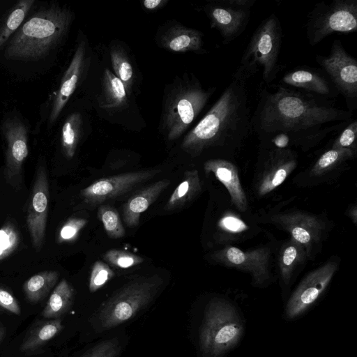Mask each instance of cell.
Returning <instances> with one entry per match:
<instances>
[{
  "mask_svg": "<svg viewBox=\"0 0 357 357\" xmlns=\"http://www.w3.org/2000/svg\"><path fill=\"white\" fill-rule=\"evenodd\" d=\"M33 3V0H21L12 8L0 26V51L19 29Z\"/></svg>",
  "mask_w": 357,
  "mask_h": 357,
  "instance_id": "f1b7e54d",
  "label": "cell"
},
{
  "mask_svg": "<svg viewBox=\"0 0 357 357\" xmlns=\"http://www.w3.org/2000/svg\"><path fill=\"white\" fill-rule=\"evenodd\" d=\"M282 82L327 98H334L339 93L324 74L310 67L291 70L282 77Z\"/></svg>",
  "mask_w": 357,
  "mask_h": 357,
  "instance_id": "ffe728a7",
  "label": "cell"
},
{
  "mask_svg": "<svg viewBox=\"0 0 357 357\" xmlns=\"http://www.w3.org/2000/svg\"><path fill=\"white\" fill-rule=\"evenodd\" d=\"M273 220L289 231L291 238L299 243L308 255L319 243L325 229L324 222L318 218L301 212L278 214Z\"/></svg>",
  "mask_w": 357,
  "mask_h": 357,
  "instance_id": "2e32d148",
  "label": "cell"
},
{
  "mask_svg": "<svg viewBox=\"0 0 357 357\" xmlns=\"http://www.w3.org/2000/svg\"><path fill=\"white\" fill-rule=\"evenodd\" d=\"M282 38L281 23L273 13L254 31L236 71L249 79L261 70L264 82L271 84L280 70Z\"/></svg>",
  "mask_w": 357,
  "mask_h": 357,
  "instance_id": "5b68a950",
  "label": "cell"
},
{
  "mask_svg": "<svg viewBox=\"0 0 357 357\" xmlns=\"http://www.w3.org/2000/svg\"><path fill=\"white\" fill-rule=\"evenodd\" d=\"M248 81L235 71L218 99L184 137L181 148L192 157L213 149L232 150L252 132Z\"/></svg>",
  "mask_w": 357,
  "mask_h": 357,
  "instance_id": "7a4b0ae2",
  "label": "cell"
},
{
  "mask_svg": "<svg viewBox=\"0 0 357 357\" xmlns=\"http://www.w3.org/2000/svg\"><path fill=\"white\" fill-rule=\"evenodd\" d=\"M114 275L109 266L100 261H96L92 267L89 278V291L93 293L102 287Z\"/></svg>",
  "mask_w": 357,
  "mask_h": 357,
  "instance_id": "e575fe53",
  "label": "cell"
},
{
  "mask_svg": "<svg viewBox=\"0 0 357 357\" xmlns=\"http://www.w3.org/2000/svg\"><path fill=\"white\" fill-rule=\"evenodd\" d=\"M119 349V340L112 338L99 342L80 357H116Z\"/></svg>",
  "mask_w": 357,
  "mask_h": 357,
  "instance_id": "74e56055",
  "label": "cell"
},
{
  "mask_svg": "<svg viewBox=\"0 0 357 357\" xmlns=\"http://www.w3.org/2000/svg\"><path fill=\"white\" fill-rule=\"evenodd\" d=\"M72 20L71 11L58 4L41 8L9 40L5 57L20 61L44 58L61 43Z\"/></svg>",
  "mask_w": 357,
  "mask_h": 357,
  "instance_id": "3957f363",
  "label": "cell"
},
{
  "mask_svg": "<svg viewBox=\"0 0 357 357\" xmlns=\"http://www.w3.org/2000/svg\"><path fill=\"white\" fill-rule=\"evenodd\" d=\"M255 0H218L206 8L211 26L228 45L246 29Z\"/></svg>",
  "mask_w": 357,
  "mask_h": 357,
  "instance_id": "8fae6325",
  "label": "cell"
},
{
  "mask_svg": "<svg viewBox=\"0 0 357 357\" xmlns=\"http://www.w3.org/2000/svg\"><path fill=\"white\" fill-rule=\"evenodd\" d=\"M86 223L87 220L84 218H71L68 220L59 230L58 242L61 243L75 241Z\"/></svg>",
  "mask_w": 357,
  "mask_h": 357,
  "instance_id": "f35d334b",
  "label": "cell"
},
{
  "mask_svg": "<svg viewBox=\"0 0 357 357\" xmlns=\"http://www.w3.org/2000/svg\"><path fill=\"white\" fill-rule=\"evenodd\" d=\"M357 30V0H333L317 3L307 15L306 36L314 46L335 33Z\"/></svg>",
  "mask_w": 357,
  "mask_h": 357,
  "instance_id": "ba28073f",
  "label": "cell"
},
{
  "mask_svg": "<svg viewBox=\"0 0 357 357\" xmlns=\"http://www.w3.org/2000/svg\"><path fill=\"white\" fill-rule=\"evenodd\" d=\"M353 113L329 98L283 85L263 89L251 117L252 131L275 148L291 142L318 141L351 120Z\"/></svg>",
  "mask_w": 357,
  "mask_h": 357,
  "instance_id": "6da1fadb",
  "label": "cell"
},
{
  "mask_svg": "<svg viewBox=\"0 0 357 357\" xmlns=\"http://www.w3.org/2000/svg\"><path fill=\"white\" fill-rule=\"evenodd\" d=\"M110 58L114 75L123 82L127 96H130L133 84V70L126 52L121 47L113 46L110 49Z\"/></svg>",
  "mask_w": 357,
  "mask_h": 357,
  "instance_id": "4dcf8cb0",
  "label": "cell"
},
{
  "mask_svg": "<svg viewBox=\"0 0 357 357\" xmlns=\"http://www.w3.org/2000/svg\"><path fill=\"white\" fill-rule=\"evenodd\" d=\"M159 172L160 170L158 169L139 171L100 178L82 189L80 194L89 204H101L128 192L137 185L149 180Z\"/></svg>",
  "mask_w": 357,
  "mask_h": 357,
  "instance_id": "5bb4252c",
  "label": "cell"
},
{
  "mask_svg": "<svg viewBox=\"0 0 357 357\" xmlns=\"http://www.w3.org/2000/svg\"><path fill=\"white\" fill-rule=\"evenodd\" d=\"M127 93L123 82L109 69L103 73L100 106L105 109H118L127 103Z\"/></svg>",
  "mask_w": 357,
  "mask_h": 357,
  "instance_id": "484cf974",
  "label": "cell"
},
{
  "mask_svg": "<svg viewBox=\"0 0 357 357\" xmlns=\"http://www.w3.org/2000/svg\"><path fill=\"white\" fill-rule=\"evenodd\" d=\"M219 226L222 230L231 234L240 233L248 228L240 218L231 214L222 217L219 222Z\"/></svg>",
  "mask_w": 357,
  "mask_h": 357,
  "instance_id": "60d3db41",
  "label": "cell"
},
{
  "mask_svg": "<svg viewBox=\"0 0 357 357\" xmlns=\"http://www.w3.org/2000/svg\"><path fill=\"white\" fill-rule=\"evenodd\" d=\"M82 126V118L79 113L74 112L66 119L61 130V146L65 156L72 158L76 151Z\"/></svg>",
  "mask_w": 357,
  "mask_h": 357,
  "instance_id": "f546056e",
  "label": "cell"
},
{
  "mask_svg": "<svg viewBox=\"0 0 357 357\" xmlns=\"http://www.w3.org/2000/svg\"><path fill=\"white\" fill-rule=\"evenodd\" d=\"M49 185L47 171L43 165H38L30 197L26 224L33 246L39 250L45 234L49 206Z\"/></svg>",
  "mask_w": 357,
  "mask_h": 357,
  "instance_id": "9a60e30c",
  "label": "cell"
},
{
  "mask_svg": "<svg viewBox=\"0 0 357 357\" xmlns=\"http://www.w3.org/2000/svg\"><path fill=\"white\" fill-rule=\"evenodd\" d=\"M6 333V329L4 326L0 322V344L3 341Z\"/></svg>",
  "mask_w": 357,
  "mask_h": 357,
  "instance_id": "7bdbcfd3",
  "label": "cell"
},
{
  "mask_svg": "<svg viewBox=\"0 0 357 357\" xmlns=\"http://www.w3.org/2000/svg\"><path fill=\"white\" fill-rule=\"evenodd\" d=\"M158 275L139 278L126 283L102 304L98 320L102 330H109L132 319L146 307L162 287Z\"/></svg>",
  "mask_w": 357,
  "mask_h": 357,
  "instance_id": "8992f818",
  "label": "cell"
},
{
  "mask_svg": "<svg viewBox=\"0 0 357 357\" xmlns=\"http://www.w3.org/2000/svg\"><path fill=\"white\" fill-rule=\"evenodd\" d=\"M19 234L12 224H6L0 229V259L10 255L17 247Z\"/></svg>",
  "mask_w": 357,
  "mask_h": 357,
  "instance_id": "d590c367",
  "label": "cell"
},
{
  "mask_svg": "<svg viewBox=\"0 0 357 357\" xmlns=\"http://www.w3.org/2000/svg\"><path fill=\"white\" fill-rule=\"evenodd\" d=\"M356 151L346 149H331L324 153L314 163L311 173L313 176H320L341 162L351 158Z\"/></svg>",
  "mask_w": 357,
  "mask_h": 357,
  "instance_id": "1f68e13d",
  "label": "cell"
},
{
  "mask_svg": "<svg viewBox=\"0 0 357 357\" xmlns=\"http://www.w3.org/2000/svg\"><path fill=\"white\" fill-rule=\"evenodd\" d=\"M167 2V0H145L143 6L146 9L152 10L163 6Z\"/></svg>",
  "mask_w": 357,
  "mask_h": 357,
  "instance_id": "b9f144b4",
  "label": "cell"
},
{
  "mask_svg": "<svg viewBox=\"0 0 357 357\" xmlns=\"http://www.w3.org/2000/svg\"><path fill=\"white\" fill-rule=\"evenodd\" d=\"M63 329L61 319H43L36 321L26 333L20 345V351L26 356L39 355Z\"/></svg>",
  "mask_w": 357,
  "mask_h": 357,
  "instance_id": "44dd1931",
  "label": "cell"
},
{
  "mask_svg": "<svg viewBox=\"0 0 357 357\" xmlns=\"http://www.w3.org/2000/svg\"><path fill=\"white\" fill-rule=\"evenodd\" d=\"M86 45L80 41L75 49L72 60L65 71L55 94L48 123L52 125L58 119L68 100L75 91L85 63Z\"/></svg>",
  "mask_w": 357,
  "mask_h": 357,
  "instance_id": "ac0fdd59",
  "label": "cell"
},
{
  "mask_svg": "<svg viewBox=\"0 0 357 357\" xmlns=\"http://www.w3.org/2000/svg\"><path fill=\"white\" fill-rule=\"evenodd\" d=\"M316 61L341 93L353 112L357 98V61L344 48L341 40H335L328 55H317Z\"/></svg>",
  "mask_w": 357,
  "mask_h": 357,
  "instance_id": "30bf717a",
  "label": "cell"
},
{
  "mask_svg": "<svg viewBox=\"0 0 357 357\" xmlns=\"http://www.w3.org/2000/svg\"><path fill=\"white\" fill-rule=\"evenodd\" d=\"M265 169L257 185L264 196L282 184L297 165L296 153L289 149L274 148L268 151Z\"/></svg>",
  "mask_w": 357,
  "mask_h": 357,
  "instance_id": "e0dca14e",
  "label": "cell"
},
{
  "mask_svg": "<svg viewBox=\"0 0 357 357\" xmlns=\"http://www.w3.org/2000/svg\"><path fill=\"white\" fill-rule=\"evenodd\" d=\"M162 46L175 52H202L203 33L196 29L175 25L169 29L161 39Z\"/></svg>",
  "mask_w": 357,
  "mask_h": 357,
  "instance_id": "603a6c76",
  "label": "cell"
},
{
  "mask_svg": "<svg viewBox=\"0 0 357 357\" xmlns=\"http://www.w3.org/2000/svg\"><path fill=\"white\" fill-rule=\"evenodd\" d=\"M270 255L268 248L243 251L238 248L228 246L215 252L213 259L224 266L248 273L252 284L263 288L271 282Z\"/></svg>",
  "mask_w": 357,
  "mask_h": 357,
  "instance_id": "7c38bea8",
  "label": "cell"
},
{
  "mask_svg": "<svg viewBox=\"0 0 357 357\" xmlns=\"http://www.w3.org/2000/svg\"><path fill=\"white\" fill-rule=\"evenodd\" d=\"M168 179H162L135 193L123 206V220L129 227L139 225L140 216L169 185Z\"/></svg>",
  "mask_w": 357,
  "mask_h": 357,
  "instance_id": "7402d4cb",
  "label": "cell"
},
{
  "mask_svg": "<svg viewBox=\"0 0 357 357\" xmlns=\"http://www.w3.org/2000/svg\"><path fill=\"white\" fill-rule=\"evenodd\" d=\"M0 308L15 315H20L22 312L19 302L15 296L1 287H0Z\"/></svg>",
  "mask_w": 357,
  "mask_h": 357,
  "instance_id": "ab89813d",
  "label": "cell"
},
{
  "mask_svg": "<svg viewBox=\"0 0 357 357\" xmlns=\"http://www.w3.org/2000/svg\"><path fill=\"white\" fill-rule=\"evenodd\" d=\"M103 258L109 264L121 268H130L144 261V259L138 255L127 251L114 249L107 251L104 254Z\"/></svg>",
  "mask_w": 357,
  "mask_h": 357,
  "instance_id": "836d02e7",
  "label": "cell"
},
{
  "mask_svg": "<svg viewBox=\"0 0 357 357\" xmlns=\"http://www.w3.org/2000/svg\"><path fill=\"white\" fill-rule=\"evenodd\" d=\"M337 268V262L331 260L306 275L285 301L282 319L294 321L312 310L328 289Z\"/></svg>",
  "mask_w": 357,
  "mask_h": 357,
  "instance_id": "9c48e42d",
  "label": "cell"
},
{
  "mask_svg": "<svg viewBox=\"0 0 357 357\" xmlns=\"http://www.w3.org/2000/svg\"><path fill=\"white\" fill-rule=\"evenodd\" d=\"M357 121L352 119L334 141L331 149L356 151Z\"/></svg>",
  "mask_w": 357,
  "mask_h": 357,
  "instance_id": "8d00e7d4",
  "label": "cell"
},
{
  "mask_svg": "<svg viewBox=\"0 0 357 357\" xmlns=\"http://www.w3.org/2000/svg\"><path fill=\"white\" fill-rule=\"evenodd\" d=\"M202 190L197 170L185 172L182 181L176 187L165 207L171 211L182 207L192 200Z\"/></svg>",
  "mask_w": 357,
  "mask_h": 357,
  "instance_id": "4316f807",
  "label": "cell"
},
{
  "mask_svg": "<svg viewBox=\"0 0 357 357\" xmlns=\"http://www.w3.org/2000/svg\"><path fill=\"white\" fill-rule=\"evenodd\" d=\"M246 321L232 301L214 296L205 305L198 331L202 357H227L241 344Z\"/></svg>",
  "mask_w": 357,
  "mask_h": 357,
  "instance_id": "277c9868",
  "label": "cell"
},
{
  "mask_svg": "<svg viewBox=\"0 0 357 357\" xmlns=\"http://www.w3.org/2000/svg\"><path fill=\"white\" fill-rule=\"evenodd\" d=\"M97 215L109 237L120 238L125 236V229L116 208L102 204L98 208Z\"/></svg>",
  "mask_w": 357,
  "mask_h": 357,
  "instance_id": "d6a6232c",
  "label": "cell"
},
{
  "mask_svg": "<svg viewBox=\"0 0 357 357\" xmlns=\"http://www.w3.org/2000/svg\"><path fill=\"white\" fill-rule=\"evenodd\" d=\"M206 173H213L227 188L232 204L241 212L248 208V200L242 188L236 167L222 158L210 159L204 165Z\"/></svg>",
  "mask_w": 357,
  "mask_h": 357,
  "instance_id": "d6986e66",
  "label": "cell"
},
{
  "mask_svg": "<svg viewBox=\"0 0 357 357\" xmlns=\"http://www.w3.org/2000/svg\"><path fill=\"white\" fill-rule=\"evenodd\" d=\"M215 91V87L204 89L195 80L172 91L162 116V130L168 139L174 140L185 131Z\"/></svg>",
  "mask_w": 357,
  "mask_h": 357,
  "instance_id": "52a82bcc",
  "label": "cell"
},
{
  "mask_svg": "<svg viewBox=\"0 0 357 357\" xmlns=\"http://www.w3.org/2000/svg\"><path fill=\"white\" fill-rule=\"evenodd\" d=\"M75 291L68 282L63 279L54 287L41 312L43 319H61L71 309Z\"/></svg>",
  "mask_w": 357,
  "mask_h": 357,
  "instance_id": "d4e9b609",
  "label": "cell"
},
{
  "mask_svg": "<svg viewBox=\"0 0 357 357\" xmlns=\"http://www.w3.org/2000/svg\"><path fill=\"white\" fill-rule=\"evenodd\" d=\"M306 255L304 248L292 238L281 250L279 269L284 302L288 298L287 289L291 284L296 270L303 262Z\"/></svg>",
  "mask_w": 357,
  "mask_h": 357,
  "instance_id": "cb8c5ba5",
  "label": "cell"
},
{
  "mask_svg": "<svg viewBox=\"0 0 357 357\" xmlns=\"http://www.w3.org/2000/svg\"><path fill=\"white\" fill-rule=\"evenodd\" d=\"M6 142L4 174L10 185L18 187L21 183L22 170L28 154V129L18 118H8L2 125Z\"/></svg>",
  "mask_w": 357,
  "mask_h": 357,
  "instance_id": "4fadbf2b",
  "label": "cell"
},
{
  "mask_svg": "<svg viewBox=\"0 0 357 357\" xmlns=\"http://www.w3.org/2000/svg\"><path fill=\"white\" fill-rule=\"evenodd\" d=\"M59 273L55 271H45L32 275L25 281L22 289L26 301L36 304L41 302L55 287Z\"/></svg>",
  "mask_w": 357,
  "mask_h": 357,
  "instance_id": "83f0119b",
  "label": "cell"
}]
</instances>
